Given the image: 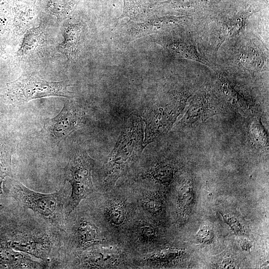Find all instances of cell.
<instances>
[{
  "label": "cell",
  "instance_id": "obj_1",
  "mask_svg": "<svg viewBox=\"0 0 269 269\" xmlns=\"http://www.w3.org/2000/svg\"><path fill=\"white\" fill-rule=\"evenodd\" d=\"M127 123L104 164V182L108 187L114 186L117 180L126 174L144 148L141 119L134 115Z\"/></svg>",
  "mask_w": 269,
  "mask_h": 269
},
{
  "label": "cell",
  "instance_id": "obj_2",
  "mask_svg": "<svg viewBox=\"0 0 269 269\" xmlns=\"http://www.w3.org/2000/svg\"><path fill=\"white\" fill-rule=\"evenodd\" d=\"M16 198L21 205L34 212L47 223L58 229H66L64 185L56 192L43 194L33 191L22 183L15 185Z\"/></svg>",
  "mask_w": 269,
  "mask_h": 269
},
{
  "label": "cell",
  "instance_id": "obj_3",
  "mask_svg": "<svg viewBox=\"0 0 269 269\" xmlns=\"http://www.w3.org/2000/svg\"><path fill=\"white\" fill-rule=\"evenodd\" d=\"M67 81H49L33 75L22 76L6 84L4 97L13 105H21L33 100L58 96L71 98Z\"/></svg>",
  "mask_w": 269,
  "mask_h": 269
},
{
  "label": "cell",
  "instance_id": "obj_4",
  "mask_svg": "<svg viewBox=\"0 0 269 269\" xmlns=\"http://www.w3.org/2000/svg\"><path fill=\"white\" fill-rule=\"evenodd\" d=\"M94 164V160L85 149L80 148L76 149L69 159L66 167L65 181L70 184L71 193L65 205L66 217L93 192L92 171Z\"/></svg>",
  "mask_w": 269,
  "mask_h": 269
},
{
  "label": "cell",
  "instance_id": "obj_5",
  "mask_svg": "<svg viewBox=\"0 0 269 269\" xmlns=\"http://www.w3.org/2000/svg\"><path fill=\"white\" fill-rule=\"evenodd\" d=\"M84 119L81 108L72 101H67L59 113L49 120L45 127L55 138L62 139L81 127Z\"/></svg>",
  "mask_w": 269,
  "mask_h": 269
},
{
  "label": "cell",
  "instance_id": "obj_6",
  "mask_svg": "<svg viewBox=\"0 0 269 269\" xmlns=\"http://www.w3.org/2000/svg\"><path fill=\"white\" fill-rule=\"evenodd\" d=\"M122 256L119 250L111 248H94L78 257V267L85 269L116 268L121 264Z\"/></svg>",
  "mask_w": 269,
  "mask_h": 269
},
{
  "label": "cell",
  "instance_id": "obj_7",
  "mask_svg": "<svg viewBox=\"0 0 269 269\" xmlns=\"http://www.w3.org/2000/svg\"><path fill=\"white\" fill-rule=\"evenodd\" d=\"M50 237L46 234L34 232L22 233L12 242L16 250L33 257L45 260L50 254L51 244Z\"/></svg>",
  "mask_w": 269,
  "mask_h": 269
},
{
  "label": "cell",
  "instance_id": "obj_8",
  "mask_svg": "<svg viewBox=\"0 0 269 269\" xmlns=\"http://www.w3.org/2000/svg\"><path fill=\"white\" fill-rule=\"evenodd\" d=\"M71 239L74 248L82 251L96 246L104 240L96 225L85 218H81L76 221Z\"/></svg>",
  "mask_w": 269,
  "mask_h": 269
},
{
  "label": "cell",
  "instance_id": "obj_9",
  "mask_svg": "<svg viewBox=\"0 0 269 269\" xmlns=\"http://www.w3.org/2000/svg\"><path fill=\"white\" fill-rule=\"evenodd\" d=\"M81 26L78 24L69 23L65 26L64 40L59 44L58 51L64 54L68 62L75 57L80 40Z\"/></svg>",
  "mask_w": 269,
  "mask_h": 269
},
{
  "label": "cell",
  "instance_id": "obj_10",
  "mask_svg": "<svg viewBox=\"0 0 269 269\" xmlns=\"http://www.w3.org/2000/svg\"><path fill=\"white\" fill-rule=\"evenodd\" d=\"M44 39V33L41 26L30 29L24 36L17 52V56L23 58L33 54L42 46Z\"/></svg>",
  "mask_w": 269,
  "mask_h": 269
},
{
  "label": "cell",
  "instance_id": "obj_11",
  "mask_svg": "<svg viewBox=\"0 0 269 269\" xmlns=\"http://www.w3.org/2000/svg\"><path fill=\"white\" fill-rule=\"evenodd\" d=\"M13 146L9 140L0 135V195L2 194V184L4 178L11 176V156Z\"/></svg>",
  "mask_w": 269,
  "mask_h": 269
},
{
  "label": "cell",
  "instance_id": "obj_12",
  "mask_svg": "<svg viewBox=\"0 0 269 269\" xmlns=\"http://www.w3.org/2000/svg\"><path fill=\"white\" fill-rule=\"evenodd\" d=\"M194 192L190 183L186 182L179 189L177 197V208L180 218H187L191 209Z\"/></svg>",
  "mask_w": 269,
  "mask_h": 269
},
{
  "label": "cell",
  "instance_id": "obj_13",
  "mask_svg": "<svg viewBox=\"0 0 269 269\" xmlns=\"http://www.w3.org/2000/svg\"><path fill=\"white\" fill-rule=\"evenodd\" d=\"M107 221L112 225L119 226L127 220V210L123 201L118 200L110 201L104 210Z\"/></svg>",
  "mask_w": 269,
  "mask_h": 269
},
{
  "label": "cell",
  "instance_id": "obj_14",
  "mask_svg": "<svg viewBox=\"0 0 269 269\" xmlns=\"http://www.w3.org/2000/svg\"><path fill=\"white\" fill-rule=\"evenodd\" d=\"M147 0H124V9L118 19L128 17L134 20L142 17L147 9Z\"/></svg>",
  "mask_w": 269,
  "mask_h": 269
},
{
  "label": "cell",
  "instance_id": "obj_15",
  "mask_svg": "<svg viewBox=\"0 0 269 269\" xmlns=\"http://www.w3.org/2000/svg\"><path fill=\"white\" fill-rule=\"evenodd\" d=\"M182 254V251L179 249L168 248L155 253L145 258L143 261L147 264H167L178 258Z\"/></svg>",
  "mask_w": 269,
  "mask_h": 269
},
{
  "label": "cell",
  "instance_id": "obj_16",
  "mask_svg": "<svg viewBox=\"0 0 269 269\" xmlns=\"http://www.w3.org/2000/svg\"><path fill=\"white\" fill-rule=\"evenodd\" d=\"M135 234L138 242L143 245L154 243L157 238V232L154 227L144 220H140L137 222Z\"/></svg>",
  "mask_w": 269,
  "mask_h": 269
},
{
  "label": "cell",
  "instance_id": "obj_17",
  "mask_svg": "<svg viewBox=\"0 0 269 269\" xmlns=\"http://www.w3.org/2000/svg\"><path fill=\"white\" fill-rule=\"evenodd\" d=\"M142 207L150 214L158 215L164 210L162 197L158 193H147L142 200Z\"/></svg>",
  "mask_w": 269,
  "mask_h": 269
},
{
  "label": "cell",
  "instance_id": "obj_18",
  "mask_svg": "<svg viewBox=\"0 0 269 269\" xmlns=\"http://www.w3.org/2000/svg\"><path fill=\"white\" fill-rule=\"evenodd\" d=\"M173 174V168L168 165H157L144 173V178H150L161 183H169Z\"/></svg>",
  "mask_w": 269,
  "mask_h": 269
},
{
  "label": "cell",
  "instance_id": "obj_19",
  "mask_svg": "<svg viewBox=\"0 0 269 269\" xmlns=\"http://www.w3.org/2000/svg\"><path fill=\"white\" fill-rule=\"evenodd\" d=\"M221 215L224 221L230 227L235 234L238 235L244 233V228L236 217L223 213L221 214Z\"/></svg>",
  "mask_w": 269,
  "mask_h": 269
},
{
  "label": "cell",
  "instance_id": "obj_20",
  "mask_svg": "<svg viewBox=\"0 0 269 269\" xmlns=\"http://www.w3.org/2000/svg\"><path fill=\"white\" fill-rule=\"evenodd\" d=\"M196 237L198 241L201 243L211 242L213 237L211 227L208 225H203L197 233Z\"/></svg>",
  "mask_w": 269,
  "mask_h": 269
},
{
  "label": "cell",
  "instance_id": "obj_21",
  "mask_svg": "<svg viewBox=\"0 0 269 269\" xmlns=\"http://www.w3.org/2000/svg\"><path fill=\"white\" fill-rule=\"evenodd\" d=\"M240 245L242 248L244 250H249L250 248L252 246V243L251 242L246 239L242 240Z\"/></svg>",
  "mask_w": 269,
  "mask_h": 269
},
{
  "label": "cell",
  "instance_id": "obj_22",
  "mask_svg": "<svg viewBox=\"0 0 269 269\" xmlns=\"http://www.w3.org/2000/svg\"><path fill=\"white\" fill-rule=\"evenodd\" d=\"M5 55L3 50L0 47V57H3Z\"/></svg>",
  "mask_w": 269,
  "mask_h": 269
}]
</instances>
